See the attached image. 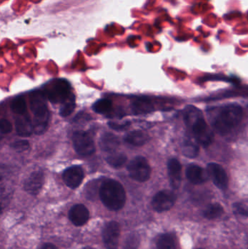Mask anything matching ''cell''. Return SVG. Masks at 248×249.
<instances>
[{
    "mask_svg": "<svg viewBox=\"0 0 248 249\" xmlns=\"http://www.w3.org/2000/svg\"><path fill=\"white\" fill-rule=\"evenodd\" d=\"M100 198L103 205L110 210H120L126 200L125 189L116 180H106L100 186Z\"/></svg>",
    "mask_w": 248,
    "mask_h": 249,
    "instance_id": "1",
    "label": "cell"
},
{
    "mask_svg": "<svg viewBox=\"0 0 248 249\" xmlns=\"http://www.w3.org/2000/svg\"><path fill=\"white\" fill-rule=\"evenodd\" d=\"M243 118V109L238 105H228L220 111L214 120V125L215 131L221 135L230 133L235 127Z\"/></svg>",
    "mask_w": 248,
    "mask_h": 249,
    "instance_id": "2",
    "label": "cell"
},
{
    "mask_svg": "<svg viewBox=\"0 0 248 249\" xmlns=\"http://www.w3.org/2000/svg\"><path fill=\"white\" fill-rule=\"evenodd\" d=\"M196 110L194 108L192 110L189 109V112L186 115V121L188 124H190L197 142L206 147L212 143L214 133L203 118H201L199 114L197 113Z\"/></svg>",
    "mask_w": 248,
    "mask_h": 249,
    "instance_id": "3",
    "label": "cell"
},
{
    "mask_svg": "<svg viewBox=\"0 0 248 249\" xmlns=\"http://www.w3.org/2000/svg\"><path fill=\"white\" fill-rule=\"evenodd\" d=\"M31 109L33 112V130L36 134H42L48 126L49 113L48 107L43 96L39 93H34L30 98Z\"/></svg>",
    "mask_w": 248,
    "mask_h": 249,
    "instance_id": "4",
    "label": "cell"
},
{
    "mask_svg": "<svg viewBox=\"0 0 248 249\" xmlns=\"http://www.w3.org/2000/svg\"><path fill=\"white\" fill-rule=\"evenodd\" d=\"M70 84L63 79L54 80L47 87L48 99L53 103H64L69 99Z\"/></svg>",
    "mask_w": 248,
    "mask_h": 249,
    "instance_id": "5",
    "label": "cell"
},
{
    "mask_svg": "<svg viewBox=\"0 0 248 249\" xmlns=\"http://www.w3.org/2000/svg\"><path fill=\"white\" fill-rule=\"evenodd\" d=\"M130 177L139 182L147 181L151 176V168L145 158L135 157L130 162L128 166Z\"/></svg>",
    "mask_w": 248,
    "mask_h": 249,
    "instance_id": "6",
    "label": "cell"
},
{
    "mask_svg": "<svg viewBox=\"0 0 248 249\" xmlns=\"http://www.w3.org/2000/svg\"><path fill=\"white\" fill-rule=\"evenodd\" d=\"M73 145L74 149L79 155L89 156L96 152L94 141L86 132L80 130L73 135Z\"/></svg>",
    "mask_w": 248,
    "mask_h": 249,
    "instance_id": "7",
    "label": "cell"
},
{
    "mask_svg": "<svg viewBox=\"0 0 248 249\" xmlns=\"http://www.w3.org/2000/svg\"><path fill=\"white\" fill-rule=\"evenodd\" d=\"M176 201V196L170 190L159 192L153 198L151 205L153 209L157 212L170 210Z\"/></svg>",
    "mask_w": 248,
    "mask_h": 249,
    "instance_id": "8",
    "label": "cell"
},
{
    "mask_svg": "<svg viewBox=\"0 0 248 249\" xmlns=\"http://www.w3.org/2000/svg\"><path fill=\"white\" fill-rule=\"evenodd\" d=\"M120 227L116 222L106 224L103 228V240L105 247L108 249H117L119 245Z\"/></svg>",
    "mask_w": 248,
    "mask_h": 249,
    "instance_id": "9",
    "label": "cell"
},
{
    "mask_svg": "<svg viewBox=\"0 0 248 249\" xmlns=\"http://www.w3.org/2000/svg\"><path fill=\"white\" fill-rule=\"evenodd\" d=\"M209 177L218 188L224 190L228 186L229 178L227 172L219 164L211 162L208 165L207 169Z\"/></svg>",
    "mask_w": 248,
    "mask_h": 249,
    "instance_id": "10",
    "label": "cell"
},
{
    "mask_svg": "<svg viewBox=\"0 0 248 249\" xmlns=\"http://www.w3.org/2000/svg\"><path fill=\"white\" fill-rule=\"evenodd\" d=\"M84 177V171L83 168L78 165H74L67 168L63 174V180L64 183L71 189L77 188L83 182Z\"/></svg>",
    "mask_w": 248,
    "mask_h": 249,
    "instance_id": "11",
    "label": "cell"
},
{
    "mask_svg": "<svg viewBox=\"0 0 248 249\" xmlns=\"http://www.w3.org/2000/svg\"><path fill=\"white\" fill-rule=\"evenodd\" d=\"M45 176L42 171L32 173L24 183V190L32 196L39 194L44 184Z\"/></svg>",
    "mask_w": 248,
    "mask_h": 249,
    "instance_id": "12",
    "label": "cell"
},
{
    "mask_svg": "<svg viewBox=\"0 0 248 249\" xmlns=\"http://www.w3.org/2000/svg\"><path fill=\"white\" fill-rule=\"evenodd\" d=\"M89 216L90 213H89L88 209L84 205L82 204H77L73 206L68 213L70 220L76 226H83L84 224L87 223Z\"/></svg>",
    "mask_w": 248,
    "mask_h": 249,
    "instance_id": "13",
    "label": "cell"
},
{
    "mask_svg": "<svg viewBox=\"0 0 248 249\" xmlns=\"http://www.w3.org/2000/svg\"><path fill=\"white\" fill-rule=\"evenodd\" d=\"M170 185L173 189H179L182 183V165L176 158H172L167 163Z\"/></svg>",
    "mask_w": 248,
    "mask_h": 249,
    "instance_id": "14",
    "label": "cell"
},
{
    "mask_svg": "<svg viewBox=\"0 0 248 249\" xmlns=\"http://www.w3.org/2000/svg\"><path fill=\"white\" fill-rule=\"evenodd\" d=\"M186 175L188 180L195 184H203L208 179V177H210L208 171H205L199 165H194V164L188 167Z\"/></svg>",
    "mask_w": 248,
    "mask_h": 249,
    "instance_id": "15",
    "label": "cell"
},
{
    "mask_svg": "<svg viewBox=\"0 0 248 249\" xmlns=\"http://www.w3.org/2000/svg\"><path fill=\"white\" fill-rule=\"evenodd\" d=\"M131 109L135 115H143L152 112L154 107L148 98L141 97L135 99L132 102Z\"/></svg>",
    "mask_w": 248,
    "mask_h": 249,
    "instance_id": "16",
    "label": "cell"
},
{
    "mask_svg": "<svg viewBox=\"0 0 248 249\" xmlns=\"http://www.w3.org/2000/svg\"><path fill=\"white\" fill-rule=\"evenodd\" d=\"M149 135L142 130H133L130 132L125 137V141L127 143L132 146H143L148 142Z\"/></svg>",
    "mask_w": 248,
    "mask_h": 249,
    "instance_id": "17",
    "label": "cell"
},
{
    "mask_svg": "<svg viewBox=\"0 0 248 249\" xmlns=\"http://www.w3.org/2000/svg\"><path fill=\"white\" fill-rule=\"evenodd\" d=\"M119 144L120 142L117 136L110 133H105L100 140V148L105 152H113L117 149Z\"/></svg>",
    "mask_w": 248,
    "mask_h": 249,
    "instance_id": "18",
    "label": "cell"
},
{
    "mask_svg": "<svg viewBox=\"0 0 248 249\" xmlns=\"http://www.w3.org/2000/svg\"><path fill=\"white\" fill-rule=\"evenodd\" d=\"M16 128L20 136H29L32 135L33 126L28 117H21L16 120Z\"/></svg>",
    "mask_w": 248,
    "mask_h": 249,
    "instance_id": "19",
    "label": "cell"
},
{
    "mask_svg": "<svg viewBox=\"0 0 248 249\" xmlns=\"http://www.w3.org/2000/svg\"><path fill=\"white\" fill-rule=\"evenodd\" d=\"M224 213V209L219 203H214L209 205L206 209L204 210L203 216L208 219H217L222 216Z\"/></svg>",
    "mask_w": 248,
    "mask_h": 249,
    "instance_id": "20",
    "label": "cell"
},
{
    "mask_svg": "<svg viewBox=\"0 0 248 249\" xmlns=\"http://www.w3.org/2000/svg\"><path fill=\"white\" fill-rule=\"evenodd\" d=\"M128 158L124 154H114L106 158V162L115 168H122L126 163Z\"/></svg>",
    "mask_w": 248,
    "mask_h": 249,
    "instance_id": "21",
    "label": "cell"
},
{
    "mask_svg": "<svg viewBox=\"0 0 248 249\" xmlns=\"http://www.w3.org/2000/svg\"><path fill=\"white\" fill-rule=\"evenodd\" d=\"M11 109L14 113L24 115L27 110V105L24 98L22 96L16 97L12 102Z\"/></svg>",
    "mask_w": 248,
    "mask_h": 249,
    "instance_id": "22",
    "label": "cell"
},
{
    "mask_svg": "<svg viewBox=\"0 0 248 249\" xmlns=\"http://www.w3.org/2000/svg\"><path fill=\"white\" fill-rule=\"evenodd\" d=\"M112 101L106 99H100L93 106V110L99 114L107 113L112 109Z\"/></svg>",
    "mask_w": 248,
    "mask_h": 249,
    "instance_id": "23",
    "label": "cell"
},
{
    "mask_svg": "<svg viewBox=\"0 0 248 249\" xmlns=\"http://www.w3.org/2000/svg\"><path fill=\"white\" fill-rule=\"evenodd\" d=\"M158 249H176L174 240L170 235H162L157 241Z\"/></svg>",
    "mask_w": 248,
    "mask_h": 249,
    "instance_id": "24",
    "label": "cell"
},
{
    "mask_svg": "<svg viewBox=\"0 0 248 249\" xmlns=\"http://www.w3.org/2000/svg\"><path fill=\"white\" fill-rule=\"evenodd\" d=\"M199 149L192 142H186L183 145V153L188 158H195L198 155Z\"/></svg>",
    "mask_w": 248,
    "mask_h": 249,
    "instance_id": "25",
    "label": "cell"
},
{
    "mask_svg": "<svg viewBox=\"0 0 248 249\" xmlns=\"http://www.w3.org/2000/svg\"><path fill=\"white\" fill-rule=\"evenodd\" d=\"M75 102L74 100L68 101L64 104L62 107L60 109V115L61 117H67L71 115L75 109Z\"/></svg>",
    "mask_w": 248,
    "mask_h": 249,
    "instance_id": "26",
    "label": "cell"
},
{
    "mask_svg": "<svg viewBox=\"0 0 248 249\" xmlns=\"http://www.w3.org/2000/svg\"><path fill=\"white\" fill-rule=\"evenodd\" d=\"M138 244H139V238L137 234H131L125 241V249H137Z\"/></svg>",
    "mask_w": 248,
    "mask_h": 249,
    "instance_id": "27",
    "label": "cell"
},
{
    "mask_svg": "<svg viewBox=\"0 0 248 249\" xmlns=\"http://www.w3.org/2000/svg\"><path fill=\"white\" fill-rule=\"evenodd\" d=\"M233 210L237 216L245 218L248 217V208L243 203H237L234 204Z\"/></svg>",
    "mask_w": 248,
    "mask_h": 249,
    "instance_id": "28",
    "label": "cell"
},
{
    "mask_svg": "<svg viewBox=\"0 0 248 249\" xmlns=\"http://www.w3.org/2000/svg\"><path fill=\"white\" fill-rule=\"evenodd\" d=\"M11 147L17 152H23L29 149V143L28 141L20 140L12 143Z\"/></svg>",
    "mask_w": 248,
    "mask_h": 249,
    "instance_id": "29",
    "label": "cell"
},
{
    "mask_svg": "<svg viewBox=\"0 0 248 249\" xmlns=\"http://www.w3.org/2000/svg\"><path fill=\"white\" fill-rule=\"evenodd\" d=\"M0 128L2 133H9L12 130V124L8 120L2 119L0 122Z\"/></svg>",
    "mask_w": 248,
    "mask_h": 249,
    "instance_id": "30",
    "label": "cell"
},
{
    "mask_svg": "<svg viewBox=\"0 0 248 249\" xmlns=\"http://www.w3.org/2000/svg\"><path fill=\"white\" fill-rule=\"evenodd\" d=\"M109 127H112V129H115L116 130H124L126 129L127 127H129L130 123H125L123 124H115V123L110 122L109 123Z\"/></svg>",
    "mask_w": 248,
    "mask_h": 249,
    "instance_id": "31",
    "label": "cell"
},
{
    "mask_svg": "<svg viewBox=\"0 0 248 249\" xmlns=\"http://www.w3.org/2000/svg\"><path fill=\"white\" fill-rule=\"evenodd\" d=\"M41 249H58L55 246L51 244H46L42 247Z\"/></svg>",
    "mask_w": 248,
    "mask_h": 249,
    "instance_id": "32",
    "label": "cell"
},
{
    "mask_svg": "<svg viewBox=\"0 0 248 249\" xmlns=\"http://www.w3.org/2000/svg\"><path fill=\"white\" fill-rule=\"evenodd\" d=\"M84 249H93L89 248V247H87V248H84Z\"/></svg>",
    "mask_w": 248,
    "mask_h": 249,
    "instance_id": "33",
    "label": "cell"
}]
</instances>
